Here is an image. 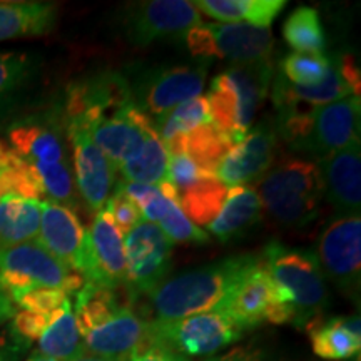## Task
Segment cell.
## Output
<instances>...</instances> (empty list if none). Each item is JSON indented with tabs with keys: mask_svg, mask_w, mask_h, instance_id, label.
I'll return each instance as SVG.
<instances>
[{
	"mask_svg": "<svg viewBox=\"0 0 361 361\" xmlns=\"http://www.w3.org/2000/svg\"><path fill=\"white\" fill-rule=\"evenodd\" d=\"M316 258L323 274L346 295L360 291L361 279V219L360 216H336L319 234Z\"/></svg>",
	"mask_w": 361,
	"mask_h": 361,
	"instance_id": "4fadbf2b",
	"label": "cell"
},
{
	"mask_svg": "<svg viewBox=\"0 0 361 361\" xmlns=\"http://www.w3.org/2000/svg\"><path fill=\"white\" fill-rule=\"evenodd\" d=\"M209 106L206 96H200L191 101H186L169 112L168 116L156 119V130L159 134L166 151L171 154H178L179 144L188 133H191L201 124L209 123Z\"/></svg>",
	"mask_w": 361,
	"mask_h": 361,
	"instance_id": "1f68e13d",
	"label": "cell"
},
{
	"mask_svg": "<svg viewBox=\"0 0 361 361\" xmlns=\"http://www.w3.org/2000/svg\"><path fill=\"white\" fill-rule=\"evenodd\" d=\"M129 361H188V360L184 358V356L168 350L166 346L146 340V343H144L142 346H139V348L129 356Z\"/></svg>",
	"mask_w": 361,
	"mask_h": 361,
	"instance_id": "60d3db41",
	"label": "cell"
},
{
	"mask_svg": "<svg viewBox=\"0 0 361 361\" xmlns=\"http://www.w3.org/2000/svg\"><path fill=\"white\" fill-rule=\"evenodd\" d=\"M241 336L243 331L224 311L147 323V340L180 356H214Z\"/></svg>",
	"mask_w": 361,
	"mask_h": 361,
	"instance_id": "ba28073f",
	"label": "cell"
},
{
	"mask_svg": "<svg viewBox=\"0 0 361 361\" xmlns=\"http://www.w3.org/2000/svg\"><path fill=\"white\" fill-rule=\"evenodd\" d=\"M37 341L39 353L54 361H74L87 353L75 323L71 300H67L54 314L52 322Z\"/></svg>",
	"mask_w": 361,
	"mask_h": 361,
	"instance_id": "4316f807",
	"label": "cell"
},
{
	"mask_svg": "<svg viewBox=\"0 0 361 361\" xmlns=\"http://www.w3.org/2000/svg\"><path fill=\"white\" fill-rule=\"evenodd\" d=\"M206 361H266L264 353L255 346H238L228 353L209 356Z\"/></svg>",
	"mask_w": 361,
	"mask_h": 361,
	"instance_id": "b9f144b4",
	"label": "cell"
},
{
	"mask_svg": "<svg viewBox=\"0 0 361 361\" xmlns=\"http://www.w3.org/2000/svg\"><path fill=\"white\" fill-rule=\"evenodd\" d=\"M189 52L200 61L224 59L233 64L271 61L274 40L269 27L247 24H200L186 34Z\"/></svg>",
	"mask_w": 361,
	"mask_h": 361,
	"instance_id": "9c48e42d",
	"label": "cell"
},
{
	"mask_svg": "<svg viewBox=\"0 0 361 361\" xmlns=\"http://www.w3.org/2000/svg\"><path fill=\"white\" fill-rule=\"evenodd\" d=\"M27 361H54V360L47 358V356H44L42 353H39V351H35V353L30 356V358L27 360Z\"/></svg>",
	"mask_w": 361,
	"mask_h": 361,
	"instance_id": "bcb514c9",
	"label": "cell"
},
{
	"mask_svg": "<svg viewBox=\"0 0 361 361\" xmlns=\"http://www.w3.org/2000/svg\"><path fill=\"white\" fill-rule=\"evenodd\" d=\"M19 351L8 345H0V361H17Z\"/></svg>",
	"mask_w": 361,
	"mask_h": 361,
	"instance_id": "ee69618b",
	"label": "cell"
},
{
	"mask_svg": "<svg viewBox=\"0 0 361 361\" xmlns=\"http://www.w3.org/2000/svg\"><path fill=\"white\" fill-rule=\"evenodd\" d=\"M206 75L204 61L191 66L159 67L142 74L130 92L135 104L149 117L161 119L180 104L202 96Z\"/></svg>",
	"mask_w": 361,
	"mask_h": 361,
	"instance_id": "7c38bea8",
	"label": "cell"
},
{
	"mask_svg": "<svg viewBox=\"0 0 361 361\" xmlns=\"http://www.w3.org/2000/svg\"><path fill=\"white\" fill-rule=\"evenodd\" d=\"M279 300L293 311V324L306 328L328 303L326 279L316 252L271 241L261 252Z\"/></svg>",
	"mask_w": 361,
	"mask_h": 361,
	"instance_id": "277c9868",
	"label": "cell"
},
{
	"mask_svg": "<svg viewBox=\"0 0 361 361\" xmlns=\"http://www.w3.org/2000/svg\"><path fill=\"white\" fill-rule=\"evenodd\" d=\"M228 191L229 188H226L216 176H207L176 194V204L191 223L194 221L196 226H207L219 214Z\"/></svg>",
	"mask_w": 361,
	"mask_h": 361,
	"instance_id": "f546056e",
	"label": "cell"
},
{
	"mask_svg": "<svg viewBox=\"0 0 361 361\" xmlns=\"http://www.w3.org/2000/svg\"><path fill=\"white\" fill-rule=\"evenodd\" d=\"M259 200L276 223L305 226L319 213L323 179L316 162L283 157L274 162L259 184Z\"/></svg>",
	"mask_w": 361,
	"mask_h": 361,
	"instance_id": "8992f818",
	"label": "cell"
},
{
	"mask_svg": "<svg viewBox=\"0 0 361 361\" xmlns=\"http://www.w3.org/2000/svg\"><path fill=\"white\" fill-rule=\"evenodd\" d=\"M56 313L37 314V313H30V311L22 310L19 313L13 314V324H12L13 333H16L22 341H37L40 335L45 331V328L49 326V323L52 322L54 314Z\"/></svg>",
	"mask_w": 361,
	"mask_h": 361,
	"instance_id": "ab89813d",
	"label": "cell"
},
{
	"mask_svg": "<svg viewBox=\"0 0 361 361\" xmlns=\"http://www.w3.org/2000/svg\"><path fill=\"white\" fill-rule=\"evenodd\" d=\"M207 176L214 174L202 171L186 154H171L168 161V169H166L164 183H168L173 188L174 194H178L184 191V189H188L189 186H192V184H196L197 180L207 178Z\"/></svg>",
	"mask_w": 361,
	"mask_h": 361,
	"instance_id": "74e56055",
	"label": "cell"
},
{
	"mask_svg": "<svg viewBox=\"0 0 361 361\" xmlns=\"http://www.w3.org/2000/svg\"><path fill=\"white\" fill-rule=\"evenodd\" d=\"M13 314H16V310H13L12 300L7 296L6 291L0 290V323L13 318Z\"/></svg>",
	"mask_w": 361,
	"mask_h": 361,
	"instance_id": "7bdbcfd3",
	"label": "cell"
},
{
	"mask_svg": "<svg viewBox=\"0 0 361 361\" xmlns=\"http://www.w3.org/2000/svg\"><path fill=\"white\" fill-rule=\"evenodd\" d=\"M361 75L356 61L348 54L329 57L326 78L318 85L300 87L276 75L271 84V97L274 107L283 104H303V106H326L348 97H360Z\"/></svg>",
	"mask_w": 361,
	"mask_h": 361,
	"instance_id": "2e32d148",
	"label": "cell"
},
{
	"mask_svg": "<svg viewBox=\"0 0 361 361\" xmlns=\"http://www.w3.org/2000/svg\"><path fill=\"white\" fill-rule=\"evenodd\" d=\"M104 209L109 213L112 221H114L116 228L119 229V233L123 234V236H126L129 231H133L135 226L144 221L141 209H139L137 204H135L130 197L126 196L121 189H117L109 200H107Z\"/></svg>",
	"mask_w": 361,
	"mask_h": 361,
	"instance_id": "f35d334b",
	"label": "cell"
},
{
	"mask_svg": "<svg viewBox=\"0 0 361 361\" xmlns=\"http://www.w3.org/2000/svg\"><path fill=\"white\" fill-rule=\"evenodd\" d=\"M171 243H207L209 234L202 231L200 226L191 223L179 206L173 201L166 211L164 216L156 224Z\"/></svg>",
	"mask_w": 361,
	"mask_h": 361,
	"instance_id": "e575fe53",
	"label": "cell"
},
{
	"mask_svg": "<svg viewBox=\"0 0 361 361\" xmlns=\"http://www.w3.org/2000/svg\"><path fill=\"white\" fill-rule=\"evenodd\" d=\"M323 179V197L336 216H360L361 149L360 142L318 159Z\"/></svg>",
	"mask_w": 361,
	"mask_h": 361,
	"instance_id": "44dd1931",
	"label": "cell"
},
{
	"mask_svg": "<svg viewBox=\"0 0 361 361\" xmlns=\"http://www.w3.org/2000/svg\"><path fill=\"white\" fill-rule=\"evenodd\" d=\"M202 24L194 2L186 0H151L128 8L124 34L129 42L149 45L157 40H179L189 30Z\"/></svg>",
	"mask_w": 361,
	"mask_h": 361,
	"instance_id": "5bb4252c",
	"label": "cell"
},
{
	"mask_svg": "<svg viewBox=\"0 0 361 361\" xmlns=\"http://www.w3.org/2000/svg\"><path fill=\"white\" fill-rule=\"evenodd\" d=\"M274 79L273 61L233 64L211 82L207 92L211 123L234 142L250 133Z\"/></svg>",
	"mask_w": 361,
	"mask_h": 361,
	"instance_id": "5b68a950",
	"label": "cell"
},
{
	"mask_svg": "<svg viewBox=\"0 0 361 361\" xmlns=\"http://www.w3.org/2000/svg\"><path fill=\"white\" fill-rule=\"evenodd\" d=\"M173 243L156 224L142 221L124 236V286L135 300L168 279L173 266Z\"/></svg>",
	"mask_w": 361,
	"mask_h": 361,
	"instance_id": "30bf717a",
	"label": "cell"
},
{
	"mask_svg": "<svg viewBox=\"0 0 361 361\" xmlns=\"http://www.w3.org/2000/svg\"><path fill=\"white\" fill-rule=\"evenodd\" d=\"M87 234V268L84 279L87 283L119 288L126 279L124 236L104 207L94 216Z\"/></svg>",
	"mask_w": 361,
	"mask_h": 361,
	"instance_id": "d6986e66",
	"label": "cell"
},
{
	"mask_svg": "<svg viewBox=\"0 0 361 361\" xmlns=\"http://www.w3.org/2000/svg\"><path fill=\"white\" fill-rule=\"evenodd\" d=\"M278 144L274 123L263 121L229 149L216 168V178L226 188L258 183L276 162Z\"/></svg>",
	"mask_w": 361,
	"mask_h": 361,
	"instance_id": "9a60e30c",
	"label": "cell"
},
{
	"mask_svg": "<svg viewBox=\"0 0 361 361\" xmlns=\"http://www.w3.org/2000/svg\"><path fill=\"white\" fill-rule=\"evenodd\" d=\"M283 37L295 52L324 54L326 51L322 19L313 7H298L284 22Z\"/></svg>",
	"mask_w": 361,
	"mask_h": 361,
	"instance_id": "d6a6232c",
	"label": "cell"
},
{
	"mask_svg": "<svg viewBox=\"0 0 361 361\" xmlns=\"http://www.w3.org/2000/svg\"><path fill=\"white\" fill-rule=\"evenodd\" d=\"M169 152L166 151L156 126L144 137L141 146L117 168L124 183H141L159 186L166 179Z\"/></svg>",
	"mask_w": 361,
	"mask_h": 361,
	"instance_id": "f1b7e54d",
	"label": "cell"
},
{
	"mask_svg": "<svg viewBox=\"0 0 361 361\" xmlns=\"http://www.w3.org/2000/svg\"><path fill=\"white\" fill-rule=\"evenodd\" d=\"M117 290L85 281L75 296L74 318L89 355L128 361L146 343L147 323Z\"/></svg>",
	"mask_w": 361,
	"mask_h": 361,
	"instance_id": "6da1fadb",
	"label": "cell"
},
{
	"mask_svg": "<svg viewBox=\"0 0 361 361\" xmlns=\"http://www.w3.org/2000/svg\"><path fill=\"white\" fill-rule=\"evenodd\" d=\"M329 57L324 54L293 52L281 61V75L288 82L300 87L318 85L326 78Z\"/></svg>",
	"mask_w": 361,
	"mask_h": 361,
	"instance_id": "836d02e7",
	"label": "cell"
},
{
	"mask_svg": "<svg viewBox=\"0 0 361 361\" xmlns=\"http://www.w3.org/2000/svg\"><path fill=\"white\" fill-rule=\"evenodd\" d=\"M35 241L54 258L84 278L89 234L72 207L52 201L40 202V228Z\"/></svg>",
	"mask_w": 361,
	"mask_h": 361,
	"instance_id": "e0dca14e",
	"label": "cell"
},
{
	"mask_svg": "<svg viewBox=\"0 0 361 361\" xmlns=\"http://www.w3.org/2000/svg\"><path fill=\"white\" fill-rule=\"evenodd\" d=\"M197 11L223 24L269 27L286 7L284 0H200Z\"/></svg>",
	"mask_w": 361,
	"mask_h": 361,
	"instance_id": "484cf974",
	"label": "cell"
},
{
	"mask_svg": "<svg viewBox=\"0 0 361 361\" xmlns=\"http://www.w3.org/2000/svg\"><path fill=\"white\" fill-rule=\"evenodd\" d=\"M261 214H263V204L255 188H229L224 204L213 223L207 224V231L223 243L233 241L250 231L261 219Z\"/></svg>",
	"mask_w": 361,
	"mask_h": 361,
	"instance_id": "cb8c5ba5",
	"label": "cell"
},
{
	"mask_svg": "<svg viewBox=\"0 0 361 361\" xmlns=\"http://www.w3.org/2000/svg\"><path fill=\"white\" fill-rule=\"evenodd\" d=\"M256 259L258 255L231 256L168 278L147 295L156 319L171 322L192 314L221 311L234 286Z\"/></svg>",
	"mask_w": 361,
	"mask_h": 361,
	"instance_id": "7a4b0ae2",
	"label": "cell"
},
{
	"mask_svg": "<svg viewBox=\"0 0 361 361\" xmlns=\"http://www.w3.org/2000/svg\"><path fill=\"white\" fill-rule=\"evenodd\" d=\"M274 123L278 137L293 151L318 159L360 142V97H348L326 106L283 104Z\"/></svg>",
	"mask_w": 361,
	"mask_h": 361,
	"instance_id": "3957f363",
	"label": "cell"
},
{
	"mask_svg": "<svg viewBox=\"0 0 361 361\" xmlns=\"http://www.w3.org/2000/svg\"><path fill=\"white\" fill-rule=\"evenodd\" d=\"M32 74V57L24 52H0V99L25 84Z\"/></svg>",
	"mask_w": 361,
	"mask_h": 361,
	"instance_id": "d590c367",
	"label": "cell"
},
{
	"mask_svg": "<svg viewBox=\"0 0 361 361\" xmlns=\"http://www.w3.org/2000/svg\"><path fill=\"white\" fill-rule=\"evenodd\" d=\"M152 128L154 119L149 117L133 99L119 109L104 116L87 134L117 171L129 156L137 151Z\"/></svg>",
	"mask_w": 361,
	"mask_h": 361,
	"instance_id": "ac0fdd59",
	"label": "cell"
},
{
	"mask_svg": "<svg viewBox=\"0 0 361 361\" xmlns=\"http://www.w3.org/2000/svg\"><path fill=\"white\" fill-rule=\"evenodd\" d=\"M313 353L323 360L345 361L358 358L361 350L360 316L314 319L308 326Z\"/></svg>",
	"mask_w": 361,
	"mask_h": 361,
	"instance_id": "603a6c76",
	"label": "cell"
},
{
	"mask_svg": "<svg viewBox=\"0 0 361 361\" xmlns=\"http://www.w3.org/2000/svg\"><path fill=\"white\" fill-rule=\"evenodd\" d=\"M39 228L40 201L13 196L0 200V247L35 241Z\"/></svg>",
	"mask_w": 361,
	"mask_h": 361,
	"instance_id": "83f0119b",
	"label": "cell"
},
{
	"mask_svg": "<svg viewBox=\"0 0 361 361\" xmlns=\"http://www.w3.org/2000/svg\"><path fill=\"white\" fill-rule=\"evenodd\" d=\"M57 6L51 2H0V42L51 32Z\"/></svg>",
	"mask_w": 361,
	"mask_h": 361,
	"instance_id": "d4e9b609",
	"label": "cell"
},
{
	"mask_svg": "<svg viewBox=\"0 0 361 361\" xmlns=\"http://www.w3.org/2000/svg\"><path fill=\"white\" fill-rule=\"evenodd\" d=\"M74 361H124V360H111V358H101V356H94V355H89L85 353L80 356V358L74 360Z\"/></svg>",
	"mask_w": 361,
	"mask_h": 361,
	"instance_id": "f6af8a7d",
	"label": "cell"
},
{
	"mask_svg": "<svg viewBox=\"0 0 361 361\" xmlns=\"http://www.w3.org/2000/svg\"><path fill=\"white\" fill-rule=\"evenodd\" d=\"M234 144L236 142L233 141L231 135L223 133L209 121L184 135L178 154H186L202 171L214 174L221 159L228 154Z\"/></svg>",
	"mask_w": 361,
	"mask_h": 361,
	"instance_id": "4dcf8cb0",
	"label": "cell"
},
{
	"mask_svg": "<svg viewBox=\"0 0 361 361\" xmlns=\"http://www.w3.org/2000/svg\"><path fill=\"white\" fill-rule=\"evenodd\" d=\"M221 311H224L241 331L264 323L284 324L295 319L293 311L279 300L273 279L259 255L234 286Z\"/></svg>",
	"mask_w": 361,
	"mask_h": 361,
	"instance_id": "8fae6325",
	"label": "cell"
},
{
	"mask_svg": "<svg viewBox=\"0 0 361 361\" xmlns=\"http://www.w3.org/2000/svg\"><path fill=\"white\" fill-rule=\"evenodd\" d=\"M84 284L79 273L54 258L37 241L0 247V290L11 300L35 288H54L71 295Z\"/></svg>",
	"mask_w": 361,
	"mask_h": 361,
	"instance_id": "52a82bcc",
	"label": "cell"
},
{
	"mask_svg": "<svg viewBox=\"0 0 361 361\" xmlns=\"http://www.w3.org/2000/svg\"><path fill=\"white\" fill-rule=\"evenodd\" d=\"M72 146L74 178L80 196L92 211H101L116 184V169L82 129L67 128Z\"/></svg>",
	"mask_w": 361,
	"mask_h": 361,
	"instance_id": "ffe728a7",
	"label": "cell"
},
{
	"mask_svg": "<svg viewBox=\"0 0 361 361\" xmlns=\"http://www.w3.org/2000/svg\"><path fill=\"white\" fill-rule=\"evenodd\" d=\"M69 300V295L61 290L54 288H35V290L22 293L12 300V303H17L24 311L37 314H52L57 310L62 308V305Z\"/></svg>",
	"mask_w": 361,
	"mask_h": 361,
	"instance_id": "8d00e7d4",
	"label": "cell"
},
{
	"mask_svg": "<svg viewBox=\"0 0 361 361\" xmlns=\"http://www.w3.org/2000/svg\"><path fill=\"white\" fill-rule=\"evenodd\" d=\"M8 147L29 164L67 162L66 149L57 128L42 121H22L7 133Z\"/></svg>",
	"mask_w": 361,
	"mask_h": 361,
	"instance_id": "7402d4cb",
	"label": "cell"
}]
</instances>
